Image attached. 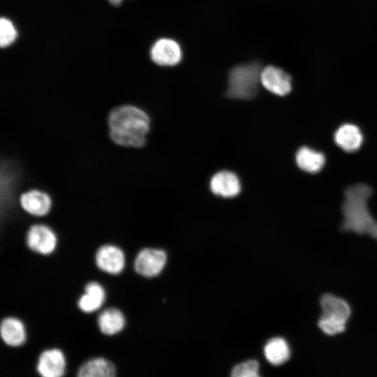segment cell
Returning <instances> with one entry per match:
<instances>
[{
	"label": "cell",
	"mask_w": 377,
	"mask_h": 377,
	"mask_svg": "<svg viewBox=\"0 0 377 377\" xmlns=\"http://www.w3.org/2000/svg\"><path fill=\"white\" fill-rule=\"evenodd\" d=\"M372 192V188L365 184H356L346 189L341 207V230L367 234L377 240V221L371 214L367 203Z\"/></svg>",
	"instance_id": "obj_2"
},
{
	"label": "cell",
	"mask_w": 377,
	"mask_h": 377,
	"mask_svg": "<svg viewBox=\"0 0 377 377\" xmlns=\"http://www.w3.org/2000/svg\"><path fill=\"white\" fill-rule=\"evenodd\" d=\"M0 332L2 340L10 346H20L26 340L27 334L23 323L14 317H8L1 321Z\"/></svg>",
	"instance_id": "obj_14"
},
{
	"label": "cell",
	"mask_w": 377,
	"mask_h": 377,
	"mask_svg": "<svg viewBox=\"0 0 377 377\" xmlns=\"http://www.w3.org/2000/svg\"><path fill=\"white\" fill-rule=\"evenodd\" d=\"M20 203L27 213L38 216L46 215L52 206L49 195L39 190H31L22 193Z\"/></svg>",
	"instance_id": "obj_12"
},
{
	"label": "cell",
	"mask_w": 377,
	"mask_h": 377,
	"mask_svg": "<svg viewBox=\"0 0 377 377\" xmlns=\"http://www.w3.org/2000/svg\"><path fill=\"white\" fill-rule=\"evenodd\" d=\"M123 313L117 308H108L98 317V325L102 333L113 335L121 332L125 325Z\"/></svg>",
	"instance_id": "obj_18"
},
{
	"label": "cell",
	"mask_w": 377,
	"mask_h": 377,
	"mask_svg": "<svg viewBox=\"0 0 377 377\" xmlns=\"http://www.w3.org/2000/svg\"><path fill=\"white\" fill-rule=\"evenodd\" d=\"M105 300V292L103 286L96 282L88 283L84 293L79 298L77 306L84 313H92L101 308Z\"/></svg>",
	"instance_id": "obj_15"
},
{
	"label": "cell",
	"mask_w": 377,
	"mask_h": 377,
	"mask_svg": "<svg viewBox=\"0 0 377 377\" xmlns=\"http://www.w3.org/2000/svg\"><path fill=\"white\" fill-rule=\"evenodd\" d=\"M166 254L161 250L146 248L141 250L135 259V272L145 277H154L159 274L166 263Z\"/></svg>",
	"instance_id": "obj_5"
},
{
	"label": "cell",
	"mask_w": 377,
	"mask_h": 377,
	"mask_svg": "<svg viewBox=\"0 0 377 377\" xmlns=\"http://www.w3.org/2000/svg\"><path fill=\"white\" fill-rule=\"evenodd\" d=\"M323 313L318 327L326 334L334 335L343 332L351 309L343 299L332 294L323 295L320 300Z\"/></svg>",
	"instance_id": "obj_4"
},
{
	"label": "cell",
	"mask_w": 377,
	"mask_h": 377,
	"mask_svg": "<svg viewBox=\"0 0 377 377\" xmlns=\"http://www.w3.org/2000/svg\"><path fill=\"white\" fill-rule=\"evenodd\" d=\"M334 139L344 151L354 152L360 148L363 142V135L357 126L344 124L335 131Z\"/></svg>",
	"instance_id": "obj_13"
},
{
	"label": "cell",
	"mask_w": 377,
	"mask_h": 377,
	"mask_svg": "<svg viewBox=\"0 0 377 377\" xmlns=\"http://www.w3.org/2000/svg\"><path fill=\"white\" fill-rule=\"evenodd\" d=\"M95 260L101 270L113 275L121 273L125 266L123 251L111 244L101 246L96 253Z\"/></svg>",
	"instance_id": "obj_8"
},
{
	"label": "cell",
	"mask_w": 377,
	"mask_h": 377,
	"mask_svg": "<svg viewBox=\"0 0 377 377\" xmlns=\"http://www.w3.org/2000/svg\"><path fill=\"white\" fill-rule=\"evenodd\" d=\"M66 359L63 352L58 348L44 350L40 355L36 370L43 377H60L66 371Z\"/></svg>",
	"instance_id": "obj_10"
},
{
	"label": "cell",
	"mask_w": 377,
	"mask_h": 377,
	"mask_svg": "<svg viewBox=\"0 0 377 377\" xmlns=\"http://www.w3.org/2000/svg\"><path fill=\"white\" fill-rule=\"evenodd\" d=\"M295 161L302 170L309 173H316L323 168L325 157L322 152L308 147H302L296 153Z\"/></svg>",
	"instance_id": "obj_16"
},
{
	"label": "cell",
	"mask_w": 377,
	"mask_h": 377,
	"mask_svg": "<svg viewBox=\"0 0 377 377\" xmlns=\"http://www.w3.org/2000/svg\"><path fill=\"white\" fill-rule=\"evenodd\" d=\"M80 377H113L116 369L113 364L103 357H95L84 362L77 370Z\"/></svg>",
	"instance_id": "obj_17"
},
{
	"label": "cell",
	"mask_w": 377,
	"mask_h": 377,
	"mask_svg": "<svg viewBox=\"0 0 377 377\" xmlns=\"http://www.w3.org/2000/svg\"><path fill=\"white\" fill-rule=\"evenodd\" d=\"M259 365L255 360H249L240 363L232 370L231 375L234 377H258Z\"/></svg>",
	"instance_id": "obj_21"
},
{
	"label": "cell",
	"mask_w": 377,
	"mask_h": 377,
	"mask_svg": "<svg viewBox=\"0 0 377 377\" xmlns=\"http://www.w3.org/2000/svg\"><path fill=\"white\" fill-rule=\"evenodd\" d=\"M26 242L28 247L33 251L48 255L54 251L57 239L54 232L50 227L36 224L29 229Z\"/></svg>",
	"instance_id": "obj_7"
},
{
	"label": "cell",
	"mask_w": 377,
	"mask_h": 377,
	"mask_svg": "<svg viewBox=\"0 0 377 377\" xmlns=\"http://www.w3.org/2000/svg\"><path fill=\"white\" fill-rule=\"evenodd\" d=\"M211 191L222 198H233L241 191V184L238 177L227 170L220 171L212 177L209 182Z\"/></svg>",
	"instance_id": "obj_11"
},
{
	"label": "cell",
	"mask_w": 377,
	"mask_h": 377,
	"mask_svg": "<svg viewBox=\"0 0 377 377\" xmlns=\"http://www.w3.org/2000/svg\"><path fill=\"white\" fill-rule=\"evenodd\" d=\"M109 135L116 144L141 147L146 142L150 119L142 110L125 105L114 108L108 117Z\"/></svg>",
	"instance_id": "obj_1"
},
{
	"label": "cell",
	"mask_w": 377,
	"mask_h": 377,
	"mask_svg": "<svg viewBox=\"0 0 377 377\" xmlns=\"http://www.w3.org/2000/svg\"><path fill=\"white\" fill-rule=\"evenodd\" d=\"M260 84L269 92L281 96L289 94L292 89L290 75L282 69L273 66L262 69Z\"/></svg>",
	"instance_id": "obj_9"
},
{
	"label": "cell",
	"mask_w": 377,
	"mask_h": 377,
	"mask_svg": "<svg viewBox=\"0 0 377 377\" xmlns=\"http://www.w3.org/2000/svg\"><path fill=\"white\" fill-rule=\"evenodd\" d=\"M150 57L157 65L174 66L182 59L183 52L180 45L176 40L161 38L152 45Z\"/></svg>",
	"instance_id": "obj_6"
},
{
	"label": "cell",
	"mask_w": 377,
	"mask_h": 377,
	"mask_svg": "<svg viewBox=\"0 0 377 377\" xmlns=\"http://www.w3.org/2000/svg\"><path fill=\"white\" fill-rule=\"evenodd\" d=\"M261 71L257 63H249L232 68L228 75L226 96L239 100L254 98L260 83Z\"/></svg>",
	"instance_id": "obj_3"
},
{
	"label": "cell",
	"mask_w": 377,
	"mask_h": 377,
	"mask_svg": "<svg viewBox=\"0 0 377 377\" xmlns=\"http://www.w3.org/2000/svg\"><path fill=\"white\" fill-rule=\"evenodd\" d=\"M109 2L113 5L118 6L121 3L122 0H108Z\"/></svg>",
	"instance_id": "obj_22"
},
{
	"label": "cell",
	"mask_w": 377,
	"mask_h": 377,
	"mask_svg": "<svg viewBox=\"0 0 377 377\" xmlns=\"http://www.w3.org/2000/svg\"><path fill=\"white\" fill-rule=\"evenodd\" d=\"M17 37V31L13 23L7 18L0 20V45L5 47L13 43Z\"/></svg>",
	"instance_id": "obj_20"
},
{
	"label": "cell",
	"mask_w": 377,
	"mask_h": 377,
	"mask_svg": "<svg viewBox=\"0 0 377 377\" xmlns=\"http://www.w3.org/2000/svg\"><path fill=\"white\" fill-rule=\"evenodd\" d=\"M267 360L274 365H280L286 362L290 355V348L285 339L275 337L270 339L264 348Z\"/></svg>",
	"instance_id": "obj_19"
}]
</instances>
